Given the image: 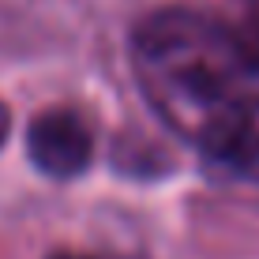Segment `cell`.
Here are the masks:
<instances>
[{
    "mask_svg": "<svg viewBox=\"0 0 259 259\" xmlns=\"http://www.w3.org/2000/svg\"><path fill=\"white\" fill-rule=\"evenodd\" d=\"M8 128H12V117H8V109L0 105V147H4V139H8Z\"/></svg>",
    "mask_w": 259,
    "mask_h": 259,
    "instance_id": "cell-3",
    "label": "cell"
},
{
    "mask_svg": "<svg viewBox=\"0 0 259 259\" xmlns=\"http://www.w3.org/2000/svg\"><path fill=\"white\" fill-rule=\"evenodd\" d=\"M49 259H87V255H71V252H60V255H49Z\"/></svg>",
    "mask_w": 259,
    "mask_h": 259,
    "instance_id": "cell-4",
    "label": "cell"
},
{
    "mask_svg": "<svg viewBox=\"0 0 259 259\" xmlns=\"http://www.w3.org/2000/svg\"><path fill=\"white\" fill-rule=\"evenodd\" d=\"M132 68L150 109L203 158L259 181V124L248 98V64L237 34L199 12H150L132 30Z\"/></svg>",
    "mask_w": 259,
    "mask_h": 259,
    "instance_id": "cell-1",
    "label": "cell"
},
{
    "mask_svg": "<svg viewBox=\"0 0 259 259\" xmlns=\"http://www.w3.org/2000/svg\"><path fill=\"white\" fill-rule=\"evenodd\" d=\"M23 143H26V158L34 162V169L46 177H57V181L79 177L94 158L91 124L75 109H64V105L34 113Z\"/></svg>",
    "mask_w": 259,
    "mask_h": 259,
    "instance_id": "cell-2",
    "label": "cell"
}]
</instances>
